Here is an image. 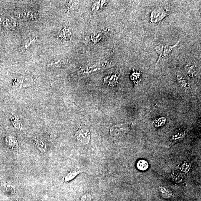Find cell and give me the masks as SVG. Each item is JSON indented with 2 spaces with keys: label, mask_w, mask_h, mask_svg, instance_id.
Listing matches in <instances>:
<instances>
[{
  "label": "cell",
  "mask_w": 201,
  "mask_h": 201,
  "mask_svg": "<svg viewBox=\"0 0 201 201\" xmlns=\"http://www.w3.org/2000/svg\"><path fill=\"white\" fill-rule=\"evenodd\" d=\"M0 24L5 28L9 29H14L17 27V22L15 21L8 18H0Z\"/></svg>",
  "instance_id": "cell-4"
},
{
  "label": "cell",
  "mask_w": 201,
  "mask_h": 201,
  "mask_svg": "<svg viewBox=\"0 0 201 201\" xmlns=\"http://www.w3.org/2000/svg\"><path fill=\"white\" fill-rule=\"evenodd\" d=\"M17 12V14L19 15V17H22L23 18L27 19L28 20L30 19H34L37 16V13L31 10H21Z\"/></svg>",
  "instance_id": "cell-5"
},
{
  "label": "cell",
  "mask_w": 201,
  "mask_h": 201,
  "mask_svg": "<svg viewBox=\"0 0 201 201\" xmlns=\"http://www.w3.org/2000/svg\"><path fill=\"white\" fill-rule=\"evenodd\" d=\"M159 190L161 196L164 199H170L173 198L175 197L173 193L170 190L164 186H159Z\"/></svg>",
  "instance_id": "cell-7"
},
{
  "label": "cell",
  "mask_w": 201,
  "mask_h": 201,
  "mask_svg": "<svg viewBox=\"0 0 201 201\" xmlns=\"http://www.w3.org/2000/svg\"><path fill=\"white\" fill-rule=\"evenodd\" d=\"M186 72L190 77H194L197 73V68L194 64H189L185 67Z\"/></svg>",
  "instance_id": "cell-9"
},
{
  "label": "cell",
  "mask_w": 201,
  "mask_h": 201,
  "mask_svg": "<svg viewBox=\"0 0 201 201\" xmlns=\"http://www.w3.org/2000/svg\"><path fill=\"white\" fill-rule=\"evenodd\" d=\"M191 164L189 161H186L181 165V168L182 171L184 173H187L190 170Z\"/></svg>",
  "instance_id": "cell-19"
},
{
  "label": "cell",
  "mask_w": 201,
  "mask_h": 201,
  "mask_svg": "<svg viewBox=\"0 0 201 201\" xmlns=\"http://www.w3.org/2000/svg\"><path fill=\"white\" fill-rule=\"evenodd\" d=\"M79 173V172L78 171H74L70 172V173H69L66 176L65 181H69L72 180Z\"/></svg>",
  "instance_id": "cell-16"
},
{
  "label": "cell",
  "mask_w": 201,
  "mask_h": 201,
  "mask_svg": "<svg viewBox=\"0 0 201 201\" xmlns=\"http://www.w3.org/2000/svg\"><path fill=\"white\" fill-rule=\"evenodd\" d=\"M160 118L156 121L155 122V126L156 127H159L162 126L165 123V118Z\"/></svg>",
  "instance_id": "cell-21"
},
{
  "label": "cell",
  "mask_w": 201,
  "mask_h": 201,
  "mask_svg": "<svg viewBox=\"0 0 201 201\" xmlns=\"http://www.w3.org/2000/svg\"><path fill=\"white\" fill-rule=\"evenodd\" d=\"M164 45L162 43H159L155 47V50L158 54L159 58L157 60V64L160 62V60L162 59V54L164 50Z\"/></svg>",
  "instance_id": "cell-13"
},
{
  "label": "cell",
  "mask_w": 201,
  "mask_h": 201,
  "mask_svg": "<svg viewBox=\"0 0 201 201\" xmlns=\"http://www.w3.org/2000/svg\"><path fill=\"white\" fill-rule=\"evenodd\" d=\"M131 201H136L135 200H131Z\"/></svg>",
  "instance_id": "cell-24"
},
{
  "label": "cell",
  "mask_w": 201,
  "mask_h": 201,
  "mask_svg": "<svg viewBox=\"0 0 201 201\" xmlns=\"http://www.w3.org/2000/svg\"><path fill=\"white\" fill-rule=\"evenodd\" d=\"M76 135L78 140L83 144H87L89 142L90 137L89 131L86 128L80 130L77 132Z\"/></svg>",
  "instance_id": "cell-3"
},
{
  "label": "cell",
  "mask_w": 201,
  "mask_h": 201,
  "mask_svg": "<svg viewBox=\"0 0 201 201\" xmlns=\"http://www.w3.org/2000/svg\"><path fill=\"white\" fill-rule=\"evenodd\" d=\"M149 164L147 161L144 160H138L136 164V167L138 170L141 171H145L148 168Z\"/></svg>",
  "instance_id": "cell-10"
},
{
  "label": "cell",
  "mask_w": 201,
  "mask_h": 201,
  "mask_svg": "<svg viewBox=\"0 0 201 201\" xmlns=\"http://www.w3.org/2000/svg\"><path fill=\"white\" fill-rule=\"evenodd\" d=\"M180 44V40L173 46H170L168 45H165L164 46L162 59H165L170 55V53L173 50V49L177 47Z\"/></svg>",
  "instance_id": "cell-8"
},
{
  "label": "cell",
  "mask_w": 201,
  "mask_h": 201,
  "mask_svg": "<svg viewBox=\"0 0 201 201\" xmlns=\"http://www.w3.org/2000/svg\"><path fill=\"white\" fill-rule=\"evenodd\" d=\"M140 74L139 73H134L131 75V79L135 82L139 81Z\"/></svg>",
  "instance_id": "cell-23"
},
{
  "label": "cell",
  "mask_w": 201,
  "mask_h": 201,
  "mask_svg": "<svg viewBox=\"0 0 201 201\" xmlns=\"http://www.w3.org/2000/svg\"><path fill=\"white\" fill-rule=\"evenodd\" d=\"M185 135V131L184 130L179 129L175 131L171 137V141L172 144H176L182 140Z\"/></svg>",
  "instance_id": "cell-6"
},
{
  "label": "cell",
  "mask_w": 201,
  "mask_h": 201,
  "mask_svg": "<svg viewBox=\"0 0 201 201\" xmlns=\"http://www.w3.org/2000/svg\"><path fill=\"white\" fill-rule=\"evenodd\" d=\"M128 129V127L127 125H119L112 127L111 128L110 133L112 136H117L126 133Z\"/></svg>",
  "instance_id": "cell-2"
},
{
  "label": "cell",
  "mask_w": 201,
  "mask_h": 201,
  "mask_svg": "<svg viewBox=\"0 0 201 201\" xmlns=\"http://www.w3.org/2000/svg\"><path fill=\"white\" fill-rule=\"evenodd\" d=\"M70 29L65 28L59 34V37L62 40H66L70 37Z\"/></svg>",
  "instance_id": "cell-14"
},
{
  "label": "cell",
  "mask_w": 201,
  "mask_h": 201,
  "mask_svg": "<svg viewBox=\"0 0 201 201\" xmlns=\"http://www.w3.org/2000/svg\"><path fill=\"white\" fill-rule=\"evenodd\" d=\"M78 2L76 1H71V2H69L68 4L69 10H75L78 8Z\"/></svg>",
  "instance_id": "cell-20"
},
{
  "label": "cell",
  "mask_w": 201,
  "mask_h": 201,
  "mask_svg": "<svg viewBox=\"0 0 201 201\" xmlns=\"http://www.w3.org/2000/svg\"><path fill=\"white\" fill-rule=\"evenodd\" d=\"M35 143L38 148L42 152H45L46 151V146L44 143L41 140L37 139Z\"/></svg>",
  "instance_id": "cell-17"
},
{
  "label": "cell",
  "mask_w": 201,
  "mask_h": 201,
  "mask_svg": "<svg viewBox=\"0 0 201 201\" xmlns=\"http://www.w3.org/2000/svg\"><path fill=\"white\" fill-rule=\"evenodd\" d=\"M6 144L11 149L17 148L18 146L17 140L12 136L8 137L6 139Z\"/></svg>",
  "instance_id": "cell-11"
},
{
  "label": "cell",
  "mask_w": 201,
  "mask_h": 201,
  "mask_svg": "<svg viewBox=\"0 0 201 201\" xmlns=\"http://www.w3.org/2000/svg\"><path fill=\"white\" fill-rule=\"evenodd\" d=\"M166 11L161 8L155 9L151 14V22L156 23L161 20L162 19L167 15V12Z\"/></svg>",
  "instance_id": "cell-1"
},
{
  "label": "cell",
  "mask_w": 201,
  "mask_h": 201,
  "mask_svg": "<svg viewBox=\"0 0 201 201\" xmlns=\"http://www.w3.org/2000/svg\"><path fill=\"white\" fill-rule=\"evenodd\" d=\"M103 34L101 32L94 33L91 35V40L95 43L98 42L102 38Z\"/></svg>",
  "instance_id": "cell-18"
},
{
  "label": "cell",
  "mask_w": 201,
  "mask_h": 201,
  "mask_svg": "<svg viewBox=\"0 0 201 201\" xmlns=\"http://www.w3.org/2000/svg\"><path fill=\"white\" fill-rule=\"evenodd\" d=\"M36 41V39L34 37H31L28 38L24 43L23 46L25 49H28L34 44Z\"/></svg>",
  "instance_id": "cell-15"
},
{
  "label": "cell",
  "mask_w": 201,
  "mask_h": 201,
  "mask_svg": "<svg viewBox=\"0 0 201 201\" xmlns=\"http://www.w3.org/2000/svg\"><path fill=\"white\" fill-rule=\"evenodd\" d=\"M92 199L90 194L87 193L84 194L82 197L80 201H91Z\"/></svg>",
  "instance_id": "cell-22"
},
{
  "label": "cell",
  "mask_w": 201,
  "mask_h": 201,
  "mask_svg": "<svg viewBox=\"0 0 201 201\" xmlns=\"http://www.w3.org/2000/svg\"><path fill=\"white\" fill-rule=\"evenodd\" d=\"M177 80L180 85L185 88H187L189 86V83L185 77L181 74H178L177 76Z\"/></svg>",
  "instance_id": "cell-12"
}]
</instances>
